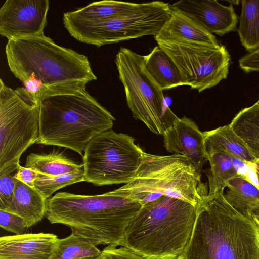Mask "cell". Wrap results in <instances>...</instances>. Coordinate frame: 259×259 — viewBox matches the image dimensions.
<instances>
[{
	"label": "cell",
	"mask_w": 259,
	"mask_h": 259,
	"mask_svg": "<svg viewBox=\"0 0 259 259\" xmlns=\"http://www.w3.org/2000/svg\"><path fill=\"white\" fill-rule=\"evenodd\" d=\"M8 65L24 88L39 101L85 90L97 79L88 57L44 34L8 40Z\"/></svg>",
	"instance_id": "cell-1"
},
{
	"label": "cell",
	"mask_w": 259,
	"mask_h": 259,
	"mask_svg": "<svg viewBox=\"0 0 259 259\" xmlns=\"http://www.w3.org/2000/svg\"><path fill=\"white\" fill-rule=\"evenodd\" d=\"M224 194L207 195L198 203L191 239L178 259H259V226Z\"/></svg>",
	"instance_id": "cell-2"
},
{
	"label": "cell",
	"mask_w": 259,
	"mask_h": 259,
	"mask_svg": "<svg viewBox=\"0 0 259 259\" xmlns=\"http://www.w3.org/2000/svg\"><path fill=\"white\" fill-rule=\"evenodd\" d=\"M142 205L112 191L97 195L63 192L47 199L46 216L51 224L66 226L96 246H121L126 226Z\"/></svg>",
	"instance_id": "cell-3"
},
{
	"label": "cell",
	"mask_w": 259,
	"mask_h": 259,
	"mask_svg": "<svg viewBox=\"0 0 259 259\" xmlns=\"http://www.w3.org/2000/svg\"><path fill=\"white\" fill-rule=\"evenodd\" d=\"M196 209L167 196L142 205L125 229L122 246L144 259H178L193 233Z\"/></svg>",
	"instance_id": "cell-4"
},
{
	"label": "cell",
	"mask_w": 259,
	"mask_h": 259,
	"mask_svg": "<svg viewBox=\"0 0 259 259\" xmlns=\"http://www.w3.org/2000/svg\"><path fill=\"white\" fill-rule=\"evenodd\" d=\"M115 120L86 90L48 97L40 101L36 143L64 147L82 155L89 142L111 129Z\"/></svg>",
	"instance_id": "cell-5"
},
{
	"label": "cell",
	"mask_w": 259,
	"mask_h": 259,
	"mask_svg": "<svg viewBox=\"0 0 259 259\" xmlns=\"http://www.w3.org/2000/svg\"><path fill=\"white\" fill-rule=\"evenodd\" d=\"M201 177L183 155L159 156L143 151L134 179L112 191L142 205L167 196L186 201L196 208L208 193Z\"/></svg>",
	"instance_id": "cell-6"
},
{
	"label": "cell",
	"mask_w": 259,
	"mask_h": 259,
	"mask_svg": "<svg viewBox=\"0 0 259 259\" xmlns=\"http://www.w3.org/2000/svg\"><path fill=\"white\" fill-rule=\"evenodd\" d=\"M115 62L133 117L156 135H163L177 116L167 105L160 88L147 70L144 56L120 48Z\"/></svg>",
	"instance_id": "cell-7"
},
{
	"label": "cell",
	"mask_w": 259,
	"mask_h": 259,
	"mask_svg": "<svg viewBox=\"0 0 259 259\" xmlns=\"http://www.w3.org/2000/svg\"><path fill=\"white\" fill-rule=\"evenodd\" d=\"M40 101L24 87L0 80V170L19 164L22 154L39 135Z\"/></svg>",
	"instance_id": "cell-8"
},
{
	"label": "cell",
	"mask_w": 259,
	"mask_h": 259,
	"mask_svg": "<svg viewBox=\"0 0 259 259\" xmlns=\"http://www.w3.org/2000/svg\"><path fill=\"white\" fill-rule=\"evenodd\" d=\"M135 141L134 137L111 129L93 138L82 156L85 181L97 186L131 182L143 152Z\"/></svg>",
	"instance_id": "cell-9"
},
{
	"label": "cell",
	"mask_w": 259,
	"mask_h": 259,
	"mask_svg": "<svg viewBox=\"0 0 259 259\" xmlns=\"http://www.w3.org/2000/svg\"><path fill=\"white\" fill-rule=\"evenodd\" d=\"M170 5L162 1L145 3L141 8L117 17L90 24H63L77 40L97 47L141 37L155 36L166 20Z\"/></svg>",
	"instance_id": "cell-10"
},
{
	"label": "cell",
	"mask_w": 259,
	"mask_h": 259,
	"mask_svg": "<svg viewBox=\"0 0 259 259\" xmlns=\"http://www.w3.org/2000/svg\"><path fill=\"white\" fill-rule=\"evenodd\" d=\"M178 68L183 85L201 92L227 78L230 56L225 46L217 48L181 41H156Z\"/></svg>",
	"instance_id": "cell-11"
},
{
	"label": "cell",
	"mask_w": 259,
	"mask_h": 259,
	"mask_svg": "<svg viewBox=\"0 0 259 259\" xmlns=\"http://www.w3.org/2000/svg\"><path fill=\"white\" fill-rule=\"evenodd\" d=\"M48 0H6L0 9V34L8 40L44 34Z\"/></svg>",
	"instance_id": "cell-12"
},
{
	"label": "cell",
	"mask_w": 259,
	"mask_h": 259,
	"mask_svg": "<svg viewBox=\"0 0 259 259\" xmlns=\"http://www.w3.org/2000/svg\"><path fill=\"white\" fill-rule=\"evenodd\" d=\"M166 150L183 155L200 174L208 161L205 150V135L191 119L177 117L163 135Z\"/></svg>",
	"instance_id": "cell-13"
},
{
	"label": "cell",
	"mask_w": 259,
	"mask_h": 259,
	"mask_svg": "<svg viewBox=\"0 0 259 259\" xmlns=\"http://www.w3.org/2000/svg\"><path fill=\"white\" fill-rule=\"evenodd\" d=\"M170 7L185 13L210 33L222 36L236 30L237 16L232 4L214 0H181Z\"/></svg>",
	"instance_id": "cell-14"
},
{
	"label": "cell",
	"mask_w": 259,
	"mask_h": 259,
	"mask_svg": "<svg viewBox=\"0 0 259 259\" xmlns=\"http://www.w3.org/2000/svg\"><path fill=\"white\" fill-rule=\"evenodd\" d=\"M58 238L45 233L1 237L0 259H52Z\"/></svg>",
	"instance_id": "cell-15"
},
{
	"label": "cell",
	"mask_w": 259,
	"mask_h": 259,
	"mask_svg": "<svg viewBox=\"0 0 259 259\" xmlns=\"http://www.w3.org/2000/svg\"><path fill=\"white\" fill-rule=\"evenodd\" d=\"M154 37L156 41H181L214 48L221 45L213 34L185 13L171 7L166 20Z\"/></svg>",
	"instance_id": "cell-16"
},
{
	"label": "cell",
	"mask_w": 259,
	"mask_h": 259,
	"mask_svg": "<svg viewBox=\"0 0 259 259\" xmlns=\"http://www.w3.org/2000/svg\"><path fill=\"white\" fill-rule=\"evenodd\" d=\"M144 3L102 1L90 3L77 10L63 14L65 23L90 24L118 17L142 8Z\"/></svg>",
	"instance_id": "cell-17"
},
{
	"label": "cell",
	"mask_w": 259,
	"mask_h": 259,
	"mask_svg": "<svg viewBox=\"0 0 259 259\" xmlns=\"http://www.w3.org/2000/svg\"><path fill=\"white\" fill-rule=\"evenodd\" d=\"M204 134L207 157L215 152H222L248 164L254 165L257 161L244 141L229 124L204 132Z\"/></svg>",
	"instance_id": "cell-18"
},
{
	"label": "cell",
	"mask_w": 259,
	"mask_h": 259,
	"mask_svg": "<svg viewBox=\"0 0 259 259\" xmlns=\"http://www.w3.org/2000/svg\"><path fill=\"white\" fill-rule=\"evenodd\" d=\"M47 200L34 187L16 179L13 198L5 210L22 217L28 228L40 221L45 217Z\"/></svg>",
	"instance_id": "cell-19"
},
{
	"label": "cell",
	"mask_w": 259,
	"mask_h": 259,
	"mask_svg": "<svg viewBox=\"0 0 259 259\" xmlns=\"http://www.w3.org/2000/svg\"><path fill=\"white\" fill-rule=\"evenodd\" d=\"M227 188L224 194L226 201L239 212L251 219L253 212L259 208V187L240 174L228 181Z\"/></svg>",
	"instance_id": "cell-20"
},
{
	"label": "cell",
	"mask_w": 259,
	"mask_h": 259,
	"mask_svg": "<svg viewBox=\"0 0 259 259\" xmlns=\"http://www.w3.org/2000/svg\"><path fill=\"white\" fill-rule=\"evenodd\" d=\"M144 61L147 70L163 91L183 85L178 68L158 46L144 56Z\"/></svg>",
	"instance_id": "cell-21"
},
{
	"label": "cell",
	"mask_w": 259,
	"mask_h": 259,
	"mask_svg": "<svg viewBox=\"0 0 259 259\" xmlns=\"http://www.w3.org/2000/svg\"><path fill=\"white\" fill-rule=\"evenodd\" d=\"M210 166L206 175L208 180V196L224 193L229 180L240 173L235 163L238 160L222 152H215L207 157Z\"/></svg>",
	"instance_id": "cell-22"
},
{
	"label": "cell",
	"mask_w": 259,
	"mask_h": 259,
	"mask_svg": "<svg viewBox=\"0 0 259 259\" xmlns=\"http://www.w3.org/2000/svg\"><path fill=\"white\" fill-rule=\"evenodd\" d=\"M229 125L259 160V107L255 104L241 110Z\"/></svg>",
	"instance_id": "cell-23"
},
{
	"label": "cell",
	"mask_w": 259,
	"mask_h": 259,
	"mask_svg": "<svg viewBox=\"0 0 259 259\" xmlns=\"http://www.w3.org/2000/svg\"><path fill=\"white\" fill-rule=\"evenodd\" d=\"M25 167L49 176L70 173L84 168L83 163L77 164L56 152L31 153L27 157Z\"/></svg>",
	"instance_id": "cell-24"
},
{
	"label": "cell",
	"mask_w": 259,
	"mask_h": 259,
	"mask_svg": "<svg viewBox=\"0 0 259 259\" xmlns=\"http://www.w3.org/2000/svg\"><path fill=\"white\" fill-rule=\"evenodd\" d=\"M238 33L249 53L259 49V0H243Z\"/></svg>",
	"instance_id": "cell-25"
},
{
	"label": "cell",
	"mask_w": 259,
	"mask_h": 259,
	"mask_svg": "<svg viewBox=\"0 0 259 259\" xmlns=\"http://www.w3.org/2000/svg\"><path fill=\"white\" fill-rule=\"evenodd\" d=\"M97 246L74 233L58 238L52 259H80L98 257L101 253Z\"/></svg>",
	"instance_id": "cell-26"
},
{
	"label": "cell",
	"mask_w": 259,
	"mask_h": 259,
	"mask_svg": "<svg viewBox=\"0 0 259 259\" xmlns=\"http://www.w3.org/2000/svg\"><path fill=\"white\" fill-rule=\"evenodd\" d=\"M82 181H85L84 168L55 176L39 174L38 178L34 182V187L48 199L57 190Z\"/></svg>",
	"instance_id": "cell-27"
},
{
	"label": "cell",
	"mask_w": 259,
	"mask_h": 259,
	"mask_svg": "<svg viewBox=\"0 0 259 259\" xmlns=\"http://www.w3.org/2000/svg\"><path fill=\"white\" fill-rule=\"evenodd\" d=\"M20 164H15L0 170V209L6 210L10 206L16 185V174Z\"/></svg>",
	"instance_id": "cell-28"
},
{
	"label": "cell",
	"mask_w": 259,
	"mask_h": 259,
	"mask_svg": "<svg viewBox=\"0 0 259 259\" xmlns=\"http://www.w3.org/2000/svg\"><path fill=\"white\" fill-rule=\"evenodd\" d=\"M0 226L3 229L16 235L24 234L27 227L24 220L19 215L0 209Z\"/></svg>",
	"instance_id": "cell-29"
},
{
	"label": "cell",
	"mask_w": 259,
	"mask_h": 259,
	"mask_svg": "<svg viewBox=\"0 0 259 259\" xmlns=\"http://www.w3.org/2000/svg\"><path fill=\"white\" fill-rule=\"evenodd\" d=\"M99 259H144L123 246H107Z\"/></svg>",
	"instance_id": "cell-30"
},
{
	"label": "cell",
	"mask_w": 259,
	"mask_h": 259,
	"mask_svg": "<svg viewBox=\"0 0 259 259\" xmlns=\"http://www.w3.org/2000/svg\"><path fill=\"white\" fill-rule=\"evenodd\" d=\"M239 66L247 73L259 71V49L242 56L239 60Z\"/></svg>",
	"instance_id": "cell-31"
},
{
	"label": "cell",
	"mask_w": 259,
	"mask_h": 259,
	"mask_svg": "<svg viewBox=\"0 0 259 259\" xmlns=\"http://www.w3.org/2000/svg\"><path fill=\"white\" fill-rule=\"evenodd\" d=\"M39 173L20 165L18 166L14 177L24 184L34 187V181L38 178Z\"/></svg>",
	"instance_id": "cell-32"
},
{
	"label": "cell",
	"mask_w": 259,
	"mask_h": 259,
	"mask_svg": "<svg viewBox=\"0 0 259 259\" xmlns=\"http://www.w3.org/2000/svg\"><path fill=\"white\" fill-rule=\"evenodd\" d=\"M251 219L259 226V208L253 211Z\"/></svg>",
	"instance_id": "cell-33"
},
{
	"label": "cell",
	"mask_w": 259,
	"mask_h": 259,
	"mask_svg": "<svg viewBox=\"0 0 259 259\" xmlns=\"http://www.w3.org/2000/svg\"><path fill=\"white\" fill-rule=\"evenodd\" d=\"M254 169H255V172L256 176V178L257 180V182L259 185V160H257L255 163L254 164Z\"/></svg>",
	"instance_id": "cell-34"
},
{
	"label": "cell",
	"mask_w": 259,
	"mask_h": 259,
	"mask_svg": "<svg viewBox=\"0 0 259 259\" xmlns=\"http://www.w3.org/2000/svg\"><path fill=\"white\" fill-rule=\"evenodd\" d=\"M80 259H99L98 257H89V258H83Z\"/></svg>",
	"instance_id": "cell-35"
},
{
	"label": "cell",
	"mask_w": 259,
	"mask_h": 259,
	"mask_svg": "<svg viewBox=\"0 0 259 259\" xmlns=\"http://www.w3.org/2000/svg\"><path fill=\"white\" fill-rule=\"evenodd\" d=\"M255 104L259 107V99L255 103Z\"/></svg>",
	"instance_id": "cell-36"
}]
</instances>
